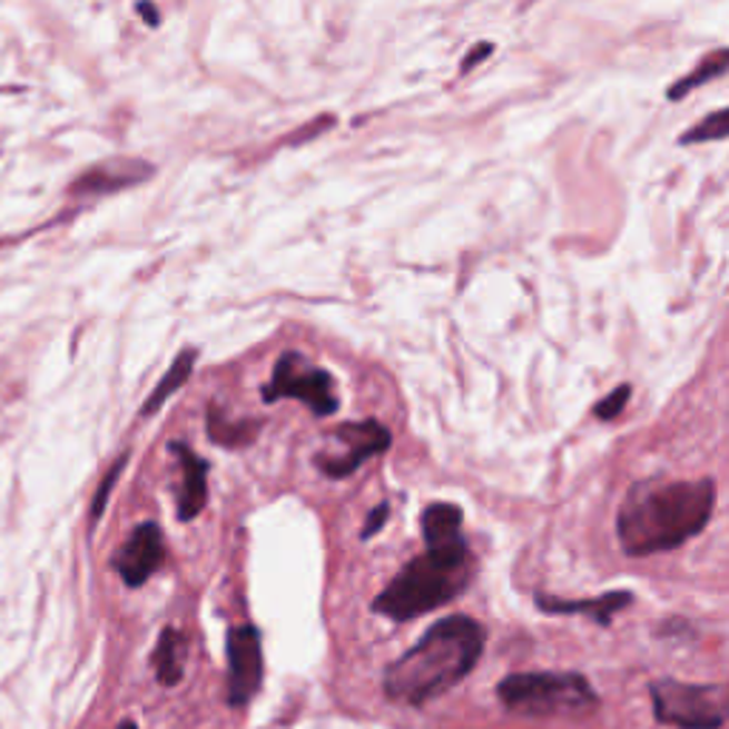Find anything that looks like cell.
<instances>
[{"mask_svg":"<svg viewBox=\"0 0 729 729\" xmlns=\"http://www.w3.org/2000/svg\"><path fill=\"white\" fill-rule=\"evenodd\" d=\"M491 49H493L491 43H479L476 49H473V52L467 55V60H465V66H462V71H471L476 60H484V58H487V55H491Z\"/></svg>","mask_w":729,"mask_h":729,"instance_id":"22","label":"cell"},{"mask_svg":"<svg viewBox=\"0 0 729 729\" xmlns=\"http://www.w3.org/2000/svg\"><path fill=\"white\" fill-rule=\"evenodd\" d=\"M484 627L471 615H447L391 661L382 676L387 701L422 707L465 681L484 650Z\"/></svg>","mask_w":729,"mask_h":729,"instance_id":"2","label":"cell"},{"mask_svg":"<svg viewBox=\"0 0 729 729\" xmlns=\"http://www.w3.org/2000/svg\"><path fill=\"white\" fill-rule=\"evenodd\" d=\"M339 451H325L317 456V467L331 479H345L359 471L368 459L380 456L391 447V431L376 420L345 422L334 431Z\"/></svg>","mask_w":729,"mask_h":729,"instance_id":"7","label":"cell"},{"mask_svg":"<svg viewBox=\"0 0 729 729\" xmlns=\"http://www.w3.org/2000/svg\"><path fill=\"white\" fill-rule=\"evenodd\" d=\"M146 175H151L149 166H142L137 160H115L104 162V166L91 168L78 180L75 191L78 194H109L117 191V188L131 186V183L142 180Z\"/></svg>","mask_w":729,"mask_h":729,"instance_id":"12","label":"cell"},{"mask_svg":"<svg viewBox=\"0 0 729 729\" xmlns=\"http://www.w3.org/2000/svg\"><path fill=\"white\" fill-rule=\"evenodd\" d=\"M496 696L528 718H584L599 710V696L581 672H516L499 681Z\"/></svg>","mask_w":729,"mask_h":729,"instance_id":"4","label":"cell"},{"mask_svg":"<svg viewBox=\"0 0 729 729\" xmlns=\"http://www.w3.org/2000/svg\"><path fill=\"white\" fill-rule=\"evenodd\" d=\"M155 676L162 687H177L183 681V664H186V650H183V636L175 627H166L157 639L155 656Z\"/></svg>","mask_w":729,"mask_h":729,"instance_id":"13","label":"cell"},{"mask_svg":"<svg viewBox=\"0 0 729 729\" xmlns=\"http://www.w3.org/2000/svg\"><path fill=\"white\" fill-rule=\"evenodd\" d=\"M126 459H129V456H120V459H117L115 465H111L109 476H106V479H104V484H100V487H97L95 504H91V522H97V519L104 516V508H106V502H109L111 487H115V482H117V479H120V473H124Z\"/></svg>","mask_w":729,"mask_h":729,"instance_id":"20","label":"cell"},{"mask_svg":"<svg viewBox=\"0 0 729 729\" xmlns=\"http://www.w3.org/2000/svg\"><path fill=\"white\" fill-rule=\"evenodd\" d=\"M228 681L226 701L231 707H246L263 684V639L254 624H239L228 630Z\"/></svg>","mask_w":729,"mask_h":729,"instance_id":"8","label":"cell"},{"mask_svg":"<svg viewBox=\"0 0 729 729\" xmlns=\"http://www.w3.org/2000/svg\"><path fill=\"white\" fill-rule=\"evenodd\" d=\"M425 544H440L462 539V510L451 502H433L422 513Z\"/></svg>","mask_w":729,"mask_h":729,"instance_id":"14","label":"cell"},{"mask_svg":"<svg viewBox=\"0 0 729 729\" xmlns=\"http://www.w3.org/2000/svg\"><path fill=\"white\" fill-rule=\"evenodd\" d=\"M727 111L718 109L716 115H710L703 124H698L690 135L681 137V142H701V140H721L727 137Z\"/></svg>","mask_w":729,"mask_h":729,"instance_id":"18","label":"cell"},{"mask_svg":"<svg viewBox=\"0 0 729 729\" xmlns=\"http://www.w3.org/2000/svg\"><path fill=\"white\" fill-rule=\"evenodd\" d=\"M630 394H633V387H630V385H619V387H615V391H610V394H607L604 400L599 402V405H595L593 413H595V416H599V420H604V422L615 420V416H619V413L627 407V402H630Z\"/></svg>","mask_w":729,"mask_h":729,"instance_id":"19","label":"cell"},{"mask_svg":"<svg viewBox=\"0 0 729 729\" xmlns=\"http://www.w3.org/2000/svg\"><path fill=\"white\" fill-rule=\"evenodd\" d=\"M716 510V482H672L652 476L636 482L619 510V542L630 555H656L698 536Z\"/></svg>","mask_w":729,"mask_h":729,"instance_id":"1","label":"cell"},{"mask_svg":"<svg viewBox=\"0 0 729 729\" xmlns=\"http://www.w3.org/2000/svg\"><path fill=\"white\" fill-rule=\"evenodd\" d=\"M473 575L471 548L465 536L453 542L427 544L425 553L407 562L394 581L374 599V613L391 621H411L445 607L465 593Z\"/></svg>","mask_w":729,"mask_h":729,"instance_id":"3","label":"cell"},{"mask_svg":"<svg viewBox=\"0 0 729 729\" xmlns=\"http://www.w3.org/2000/svg\"><path fill=\"white\" fill-rule=\"evenodd\" d=\"M263 400H299L319 420L334 416L336 407H339L334 380H331L328 371L311 365L297 351H288V354L279 356L272 380L263 385Z\"/></svg>","mask_w":729,"mask_h":729,"instance_id":"6","label":"cell"},{"mask_svg":"<svg viewBox=\"0 0 729 729\" xmlns=\"http://www.w3.org/2000/svg\"><path fill=\"white\" fill-rule=\"evenodd\" d=\"M723 66H727V52H716V55H712V58L703 60V63L698 66L696 71H692L690 78H684V80H681V83L672 86L670 97H672V100H678V97H684L687 91L696 89V86L703 83V80L718 78V75H723Z\"/></svg>","mask_w":729,"mask_h":729,"instance_id":"17","label":"cell"},{"mask_svg":"<svg viewBox=\"0 0 729 729\" xmlns=\"http://www.w3.org/2000/svg\"><path fill=\"white\" fill-rule=\"evenodd\" d=\"M387 513H391V508H387L385 502L376 504L374 510H371L368 522H365V528H362V542H368V539H374L376 533H380L382 528H385L387 522Z\"/></svg>","mask_w":729,"mask_h":729,"instance_id":"21","label":"cell"},{"mask_svg":"<svg viewBox=\"0 0 729 729\" xmlns=\"http://www.w3.org/2000/svg\"><path fill=\"white\" fill-rule=\"evenodd\" d=\"M656 721L678 729H721L727 723V687L687 684L676 678L652 681Z\"/></svg>","mask_w":729,"mask_h":729,"instance_id":"5","label":"cell"},{"mask_svg":"<svg viewBox=\"0 0 729 729\" xmlns=\"http://www.w3.org/2000/svg\"><path fill=\"white\" fill-rule=\"evenodd\" d=\"M171 456L180 467V487H177V519L191 522L203 513L208 504V462L191 451L186 442H171L168 445Z\"/></svg>","mask_w":729,"mask_h":729,"instance_id":"10","label":"cell"},{"mask_svg":"<svg viewBox=\"0 0 729 729\" xmlns=\"http://www.w3.org/2000/svg\"><path fill=\"white\" fill-rule=\"evenodd\" d=\"M633 595L627 593V590H619V593H607L599 595V599H555V595H536L539 610L544 613H555V615H590V619L599 621L601 627L610 624L619 610L630 607Z\"/></svg>","mask_w":729,"mask_h":729,"instance_id":"11","label":"cell"},{"mask_svg":"<svg viewBox=\"0 0 729 729\" xmlns=\"http://www.w3.org/2000/svg\"><path fill=\"white\" fill-rule=\"evenodd\" d=\"M194 362H197V351H194V348H186V351H180V354H177V359L171 362V368L166 371V376H160L157 387L149 394L146 405H142L140 416H151V413L160 411V407L166 405L168 396L177 394V391L186 385L188 376H191V371H194Z\"/></svg>","mask_w":729,"mask_h":729,"instance_id":"15","label":"cell"},{"mask_svg":"<svg viewBox=\"0 0 729 729\" xmlns=\"http://www.w3.org/2000/svg\"><path fill=\"white\" fill-rule=\"evenodd\" d=\"M120 729H137V723H131V721H126V723H120Z\"/></svg>","mask_w":729,"mask_h":729,"instance_id":"23","label":"cell"},{"mask_svg":"<svg viewBox=\"0 0 729 729\" xmlns=\"http://www.w3.org/2000/svg\"><path fill=\"white\" fill-rule=\"evenodd\" d=\"M162 559H166V542H162L160 524L142 522L140 528H135L129 542L120 548L115 568L126 581V588H142L160 570Z\"/></svg>","mask_w":729,"mask_h":729,"instance_id":"9","label":"cell"},{"mask_svg":"<svg viewBox=\"0 0 729 729\" xmlns=\"http://www.w3.org/2000/svg\"><path fill=\"white\" fill-rule=\"evenodd\" d=\"M259 427H263V422L259 420L231 422L228 416H220V407L217 405L208 407V436L223 447L248 445V442L257 440Z\"/></svg>","mask_w":729,"mask_h":729,"instance_id":"16","label":"cell"}]
</instances>
